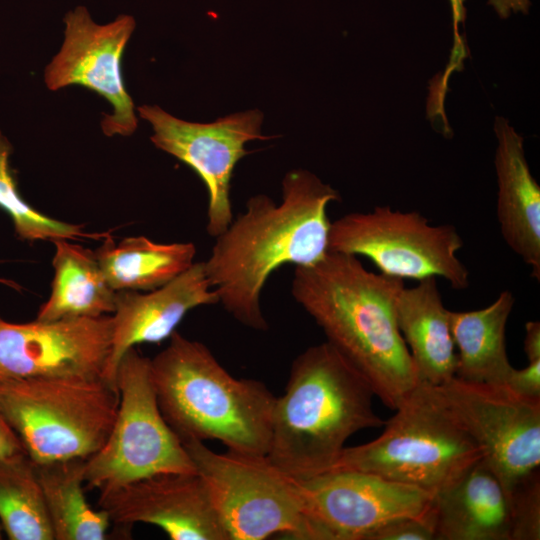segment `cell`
<instances>
[{
    "label": "cell",
    "mask_w": 540,
    "mask_h": 540,
    "mask_svg": "<svg viewBox=\"0 0 540 540\" xmlns=\"http://www.w3.org/2000/svg\"><path fill=\"white\" fill-rule=\"evenodd\" d=\"M339 200L337 190L301 169L285 175L280 204L264 194L251 197L203 261L218 303L242 325L266 330L261 307L266 281L283 265L310 266L327 254V208Z\"/></svg>",
    "instance_id": "1"
},
{
    "label": "cell",
    "mask_w": 540,
    "mask_h": 540,
    "mask_svg": "<svg viewBox=\"0 0 540 540\" xmlns=\"http://www.w3.org/2000/svg\"><path fill=\"white\" fill-rule=\"evenodd\" d=\"M404 280L367 270L357 256L328 251L295 267L291 294L327 342L395 409L420 382L400 333L396 302Z\"/></svg>",
    "instance_id": "2"
},
{
    "label": "cell",
    "mask_w": 540,
    "mask_h": 540,
    "mask_svg": "<svg viewBox=\"0 0 540 540\" xmlns=\"http://www.w3.org/2000/svg\"><path fill=\"white\" fill-rule=\"evenodd\" d=\"M374 396L367 379L330 343L307 348L276 398L267 458L296 480L329 471L350 436L384 425L373 410Z\"/></svg>",
    "instance_id": "3"
},
{
    "label": "cell",
    "mask_w": 540,
    "mask_h": 540,
    "mask_svg": "<svg viewBox=\"0 0 540 540\" xmlns=\"http://www.w3.org/2000/svg\"><path fill=\"white\" fill-rule=\"evenodd\" d=\"M150 370L160 411L181 441L267 455L276 397L264 383L233 377L206 345L177 331Z\"/></svg>",
    "instance_id": "4"
},
{
    "label": "cell",
    "mask_w": 540,
    "mask_h": 540,
    "mask_svg": "<svg viewBox=\"0 0 540 540\" xmlns=\"http://www.w3.org/2000/svg\"><path fill=\"white\" fill-rule=\"evenodd\" d=\"M371 442L344 447L329 471H358L437 493L482 459V451L441 401L419 382ZM328 472V471H327Z\"/></svg>",
    "instance_id": "5"
},
{
    "label": "cell",
    "mask_w": 540,
    "mask_h": 540,
    "mask_svg": "<svg viewBox=\"0 0 540 540\" xmlns=\"http://www.w3.org/2000/svg\"><path fill=\"white\" fill-rule=\"evenodd\" d=\"M119 404L103 377L0 381V412L35 464L88 459L106 441Z\"/></svg>",
    "instance_id": "6"
},
{
    "label": "cell",
    "mask_w": 540,
    "mask_h": 540,
    "mask_svg": "<svg viewBox=\"0 0 540 540\" xmlns=\"http://www.w3.org/2000/svg\"><path fill=\"white\" fill-rule=\"evenodd\" d=\"M182 444L229 540H264L275 535L321 540L306 512L298 481L267 456L230 450L217 453L192 439Z\"/></svg>",
    "instance_id": "7"
},
{
    "label": "cell",
    "mask_w": 540,
    "mask_h": 540,
    "mask_svg": "<svg viewBox=\"0 0 540 540\" xmlns=\"http://www.w3.org/2000/svg\"><path fill=\"white\" fill-rule=\"evenodd\" d=\"M119 404L102 447L85 461L84 483L99 491L163 473H196L182 441L165 421L155 394L150 359L135 347L116 374Z\"/></svg>",
    "instance_id": "8"
},
{
    "label": "cell",
    "mask_w": 540,
    "mask_h": 540,
    "mask_svg": "<svg viewBox=\"0 0 540 540\" xmlns=\"http://www.w3.org/2000/svg\"><path fill=\"white\" fill-rule=\"evenodd\" d=\"M463 241L453 225H431L419 212L376 206L331 222L329 251L367 257L379 273L399 279L441 277L456 290L469 285L459 259Z\"/></svg>",
    "instance_id": "9"
},
{
    "label": "cell",
    "mask_w": 540,
    "mask_h": 540,
    "mask_svg": "<svg viewBox=\"0 0 540 540\" xmlns=\"http://www.w3.org/2000/svg\"><path fill=\"white\" fill-rule=\"evenodd\" d=\"M435 389L507 492L539 469L540 398L523 396L504 384L457 377Z\"/></svg>",
    "instance_id": "10"
},
{
    "label": "cell",
    "mask_w": 540,
    "mask_h": 540,
    "mask_svg": "<svg viewBox=\"0 0 540 540\" xmlns=\"http://www.w3.org/2000/svg\"><path fill=\"white\" fill-rule=\"evenodd\" d=\"M137 111L153 128V144L192 168L205 184L206 231L215 238L233 220L231 179L236 164L248 153L245 144L269 139L261 134L262 113L248 110L203 124L178 119L158 106L144 105Z\"/></svg>",
    "instance_id": "11"
},
{
    "label": "cell",
    "mask_w": 540,
    "mask_h": 540,
    "mask_svg": "<svg viewBox=\"0 0 540 540\" xmlns=\"http://www.w3.org/2000/svg\"><path fill=\"white\" fill-rule=\"evenodd\" d=\"M64 41L44 70L49 90L77 85L109 102L113 113L101 121L107 136L132 135L138 124L135 106L125 86L121 61L135 29V19L121 14L107 24H97L85 6L64 16Z\"/></svg>",
    "instance_id": "12"
},
{
    "label": "cell",
    "mask_w": 540,
    "mask_h": 540,
    "mask_svg": "<svg viewBox=\"0 0 540 540\" xmlns=\"http://www.w3.org/2000/svg\"><path fill=\"white\" fill-rule=\"evenodd\" d=\"M297 481L322 540H368L389 521L427 515L434 495L358 471H328Z\"/></svg>",
    "instance_id": "13"
},
{
    "label": "cell",
    "mask_w": 540,
    "mask_h": 540,
    "mask_svg": "<svg viewBox=\"0 0 540 540\" xmlns=\"http://www.w3.org/2000/svg\"><path fill=\"white\" fill-rule=\"evenodd\" d=\"M112 316L13 323L0 316V381L103 377Z\"/></svg>",
    "instance_id": "14"
},
{
    "label": "cell",
    "mask_w": 540,
    "mask_h": 540,
    "mask_svg": "<svg viewBox=\"0 0 540 540\" xmlns=\"http://www.w3.org/2000/svg\"><path fill=\"white\" fill-rule=\"evenodd\" d=\"M111 522L159 527L172 540H229L197 473H163L99 491Z\"/></svg>",
    "instance_id": "15"
},
{
    "label": "cell",
    "mask_w": 540,
    "mask_h": 540,
    "mask_svg": "<svg viewBox=\"0 0 540 540\" xmlns=\"http://www.w3.org/2000/svg\"><path fill=\"white\" fill-rule=\"evenodd\" d=\"M218 302L203 261L194 262L173 280L147 293L116 292L111 351L103 378L117 386V368L129 349L170 338L190 310Z\"/></svg>",
    "instance_id": "16"
},
{
    "label": "cell",
    "mask_w": 540,
    "mask_h": 540,
    "mask_svg": "<svg viewBox=\"0 0 540 540\" xmlns=\"http://www.w3.org/2000/svg\"><path fill=\"white\" fill-rule=\"evenodd\" d=\"M494 167L497 180V219L508 247L540 280V186L533 177L524 139L509 120L497 115Z\"/></svg>",
    "instance_id": "17"
},
{
    "label": "cell",
    "mask_w": 540,
    "mask_h": 540,
    "mask_svg": "<svg viewBox=\"0 0 540 540\" xmlns=\"http://www.w3.org/2000/svg\"><path fill=\"white\" fill-rule=\"evenodd\" d=\"M429 516L435 540H510L509 495L483 459L433 495Z\"/></svg>",
    "instance_id": "18"
},
{
    "label": "cell",
    "mask_w": 540,
    "mask_h": 540,
    "mask_svg": "<svg viewBox=\"0 0 540 540\" xmlns=\"http://www.w3.org/2000/svg\"><path fill=\"white\" fill-rule=\"evenodd\" d=\"M446 309L435 277L403 287L396 302V319L420 382L439 386L455 377L456 349Z\"/></svg>",
    "instance_id": "19"
},
{
    "label": "cell",
    "mask_w": 540,
    "mask_h": 540,
    "mask_svg": "<svg viewBox=\"0 0 540 540\" xmlns=\"http://www.w3.org/2000/svg\"><path fill=\"white\" fill-rule=\"evenodd\" d=\"M514 303L513 294L505 290L485 308L449 312L457 349L455 377L505 385L513 369L507 356L505 332Z\"/></svg>",
    "instance_id": "20"
},
{
    "label": "cell",
    "mask_w": 540,
    "mask_h": 540,
    "mask_svg": "<svg viewBox=\"0 0 540 540\" xmlns=\"http://www.w3.org/2000/svg\"><path fill=\"white\" fill-rule=\"evenodd\" d=\"M69 239H56L54 277L36 319L97 318L114 312L116 291L108 284L95 253Z\"/></svg>",
    "instance_id": "21"
},
{
    "label": "cell",
    "mask_w": 540,
    "mask_h": 540,
    "mask_svg": "<svg viewBox=\"0 0 540 540\" xmlns=\"http://www.w3.org/2000/svg\"><path fill=\"white\" fill-rule=\"evenodd\" d=\"M94 253L114 291H150L186 271L194 263L196 247L191 242L156 243L144 236L115 243L106 236Z\"/></svg>",
    "instance_id": "22"
},
{
    "label": "cell",
    "mask_w": 540,
    "mask_h": 540,
    "mask_svg": "<svg viewBox=\"0 0 540 540\" xmlns=\"http://www.w3.org/2000/svg\"><path fill=\"white\" fill-rule=\"evenodd\" d=\"M86 459L35 464L54 540H104L111 520L95 510L84 493Z\"/></svg>",
    "instance_id": "23"
},
{
    "label": "cell",
    "mask_w": 540,
    "mask_h": 540,
    "mask_svg": "<svg viewBox=\"0 0 540 540\" xmlns=\"http://www.w3.org/2000/svg\"><path fill=\"white\" fill-rule=\"evenodd\" d=\"M0 524L10 540H54L35 463L26 452L0 458Z\"/></svg>",
    "instance_id": "24"
},
{
    "label": "cell",
    "mask_w": 540,
    "mask_h": 540,
    "mask_svg": "<svg viewBox=\"0 0 540 540\" xmlns=\"http://www.w3.org/2000/svg\"><path fill=\"white\" fill-rule=\"evenodd\" d=\"M12 146L0 131V208L9 215L18 238L25 241L93 237L82 225L53 219L27 203L21 196L9 166Z\"/></svg>",
    "instance_id": "25"
},
{
    "label": "cell",
    "mask_w": 540,
    "mask_h": 540,
    "mask_svg": "<svg viewBox=\"0 0 540 540\" xmlns=\"http://www.w3.org/2000/svg\"><path fill=\"white\" fill-rule=\"evenodd\" d=\"M511 512L510 540L540 539L539 469L518 481L508 492Z\"/></svg>",
    "instance_id": "26"
},
{
    "label": "cell",
    "mask_w": 540,
    "mask_h": 540,
    "mask_svg": "<svg viewBox=\"0 0 540 540\" xmlns=\"http://www.w3.org/2000/svg\"><path fill=\"white\" fill-rule=\"evenodd\" d=\"M368 540H435L429 512L425 516L401 517L382 525Z\"/></svg>",
    "instance_id": "27"
},
{
    "label": "cell",
    "mask_w": 540,
    "mask_h": 540,
    "mask_svg": "<svg viewBox=\"0 0 540 540\" xmlns=\"http://www.w3.org/2000/svg\"><path fill=\"white\" fill-rule=\"evenodd\" d=\"M528 362L523 369L513 368L505 385L523 396L540 398V359Z\"/></svg>",
    "instance_id": "28"
},
{
    "label": "cell",
    "mask_w": 540,
    "mask_h": 540,
    "mask_svg": "<svg viewBox=\"0 0 540 540\" xmlns=\"http://www.w3.org/2000/svg\"><path fill=\"white\" fill-rule=\"evenodd\" d=\"M23 452L21 441L0 412V458Z\"/></svg>",
    "instance_id": "29"
},
{
    "label": "cell",
    "mask_w": 540,
    "mask_h": 540,
    "mask_svg": "<svg viewBox=\"0 0 540 540\" xmlns=\"http://www.w3.org/2000/svg\"><path fill=\"white\" fill-rule=\"evenodd\" d=\"M500 19H507L511 14H528L531 7V0H487Z\"/></svg>",
    "instance_id": "30"
},
{
    "label": "cell",
    "mask_w": 540,
    "mask_h": 540,
    "mask_svg": "<svg viewBox=\"0 0 540 540\" xmlns=\"http://www.w3.org/2000/svg\"><path fill=\"white\" fill-rule=\"evenodd\" d=\"M524 352L528 361L540 359V323L529 321L525 324Z\"/></svg>",
    "instance_id": "31"
},
{
    "label": "cell",
    "mask_w": 540,
    "mask_h": 540,
    "mask_svg": "<svg viewBox=\"0 0 540 540\" xmlns=\"http://www.w3.org/2000/svg\"><path fill=\"white\" fill-rule=\"evenodd\" d=\"M449 2L452 9L453 25L456 31L458 28V25L464 24L466 20V14H467V10L465 7L466 0H449Z\"/></svg>",
    "instance_id": "32"
},
{
    "label": "cell",
    "mask_w": 540,
    "mask_h": 540,
    "mask_svg": "<svg viewBox=\"0 0 540 540\" xmlns=\"http://www.w3.org/2000/svg\"><path fill=\"white\" fill-rule=\"evenodd\" d=\"M3 536H4V532H3L2 526L0 524V540L3 538Z\"/></svg>",
    "instance_id": "33"
},
{
    "label": "cell",
    "mask_w": 540,
    "mask_h": 540,
    "mask_svg": "<svg viewBox=\"0 0 540 540\" xmlns=\"http://www.w3.org/2000/svg\"><path fill=\"white\" fill-rule=\"evenodd\" d=\"M0 282H7V281H5V280H1V279H0Z\"/></svg>",
    "instance_id": "34"
}]
</instances>
